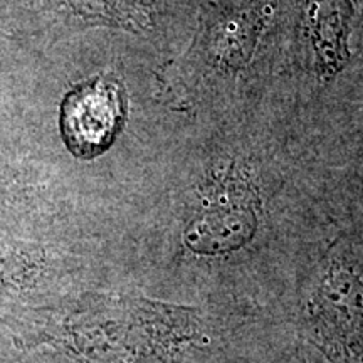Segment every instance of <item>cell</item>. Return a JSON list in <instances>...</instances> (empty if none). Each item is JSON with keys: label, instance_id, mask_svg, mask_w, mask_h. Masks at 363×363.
I'll return each mask as SVG.
<instances>
[{"label": "cell", "instance_id": "1", "mask_svg": "<svg viewBox=\"0 0 363 363\" xmlns=\"http://www.w3.org/2000/svg\"><path fill=\"white\" fill-rule=\"evenodd\" d=\"M284 293L294 331L320 363H363V233L343 227L303 251Z\"/></svg>", "mask_w": 363, "mask_h": 363}, {"label": "cell", "instance_id": "2", "mask_svg": "<svg viewBox=\"0 0 363 363\" xmlns=\"http://www.w3.org/2000/svg\"><path fill=\"white\" fill-rule=\"evenodd\" d=\"M30 79V78H29ZM27 94L56 108V126L67 152L78 160H94L116 143L128 120L130 94L115 71H99L66 86L51 99L27 83Z\"/></svg>", "mask_w": 363, "mask_h": 363}, {"label": "cell", "instance_id": "3", "mask_svg": "<svg viewBox=\"0 0 363 363\" xmlns=\"http://www.w3.org/2000/svg\"><path fill=\"white\" fill-rule=\"evenodd\" d=\"M363 0H313L308 12L316 78L337 79L352 61V38Z\"/></svg>", "mask_w": 363, "mask_h": 363}, {"label": "cell", "instance_id": "4", "mask_svg": "<svg viewBox=\"0 0 363 363\" xmlns=\"http://www.w3.org/2000/svg\"><path fill=\"white\" fill-rule=\"evenodd\" d=\"M276 0H252L225 12L212 26L207 48L212 61L222 69L235 71L247 66L269 21Z\"/></svg>", "mask_w": 363, "mask_h": 363}, {"label": "cell", "instance_id": "5", "mask_svg": "<svg viewBox=\"0 0 363 363\" xmlns=\"http://www.w3.org/2000/svg\"><path fill=\"white\" fill-rule=\"evenodd\" d=\"M35 59L38 52H33L13 38L0 19V96L26 89Z\"/></svg>", "mask_w": 363, "mask_h": 363}, {"label": "cell", "instance_id": "6", "mask_svg": "<svg viewBox=\"0 0 363 363\" xmlns=\"http://www.w3.org/2000/svg\"><path fill=\"white\" fill-rule=\"evenodd\" d=\"M338 195L347 216L345 227L363 233V155L360 157V163L352 167L343 177Z\"/></svg>", "mask_w": 363, "mask_h": 363}, {"label": "cell", "instance_id": "7", "mask_svg": "<svg viewBox=\"0 0 363 363\" xmlns=\"http://www.w3.org/2000/svg\"><path fill=\"white\" fill-rule=\"evenodd\" d=\"M262 352L257 353V347L246 348V353H244V348H240V355H227L219 360L217 363H308V358L303 355H298L296 352H281L279 355H271V353Z\"/></svg>", "mask_w": 363, "mask_h": 363}, {"label": "cell", "instance_id": "8", "mask_svg": "<svg viewBox=\"0 0 363 363\" xmlns=\"http://www.w3.org/2000/svg\"><path fill=\"white\" fill-rule=\"evenodd\" d=\"M357 106L358 108L355 110V116H352V133L363 143V94L362 98L358 99Z\"/></svg>", "mask_w": 363, "mask_h": 363}]
</instances>
